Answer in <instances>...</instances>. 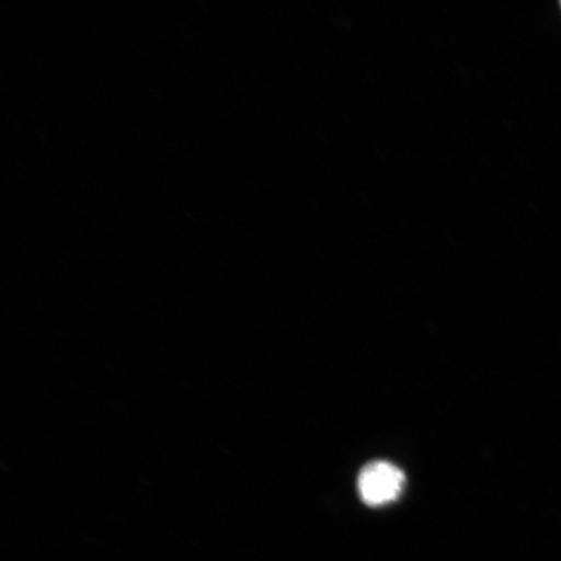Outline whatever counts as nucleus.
Returning a JSON list of instances; mask_svg holds the SVG:
<instances>
[{
	"mask_svg": "<svg viewBox=\"0 0 561 561\" xmlns=\"http://www.w3.org/2000/svg\"><path fill=\"white\" fill-rule=\"evenodd\" d=\"M404 481V474L397 467L375 461L363 469L357 485L364 503L380 507L401 495Z\"/></svg>",
	"mask_w": 561,
	"mask_h": 561,
	"instance_id": "1",
	"label": "nucleus"
}]
</instances>
